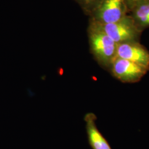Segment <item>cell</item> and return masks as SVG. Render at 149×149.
<instances>
[{"label":"cell","instance_id":"cell-1","mask_svg":"<svg viewBox=\"0 0 149 149\" xmlns=\"http://www.w3.org/2000/svg\"><path fill=\"white\" fill-rule=\"evenodd\" d=\"M91 53L102 68L108 70L117 57L118 44L95 22L90 20L87 29Z\"/></svg>","mask_w":149,"mask_h":149},{"label":"cell","instance_id":"cell-2","mask_svg":"<svg viewBox=\"0 0 149 149\" xmlns=\"http://www.w3.org/2000/svg\"><path fill=\"white\" fill-rule=\"evenodd\" d=\"M95 22L117 44L128 42H140L143 31L139 28L129 15L115 23L104 24Z\"/></svg>","mask_w":149,"mask_h":149},{"label":"cell","instance_id":"cell-3","mask_svg":"<svg viewBox=\"0 0 149 149\" xmlns=\"http://www.w3.org/2000/svg\"><path fill=\"white\" fill-rule=\"evenodd\" d=\"M129 13L125 0H102L90 17L93 21L107 24L119 21Z\"/></svg>","mask_w":149,"mask_h":149},{"label":"cell","instance_id":"cell-4","mask_svg":"<svg viewBox=\"0 0 149 149\" xmlns=\"http://www.w3.org/2000/svg\"><path fill=\"white\" fill-rule=\"evenodd\" d=\"M149 71V68L144 66L119 58L114 60L108 70L116 79L130 84L140 81Z\"/></svg>","mask_w":149,"mask_h":149},{"label":"cell","instance_id":"cell-5","mask_svg":"<svg viewBox=\"0 0 149 149\" xmlns=\"http://www.w3.org/2000/svg\"><path fill=\"white\" fill-rule=\"evenodd\" d=\"M116 58L128 60L149 69V51L140 42L118 44Z\"/></svg>","mask_w":149,"mask_h":149},{"label":"cell","instance_id":"cell-6","mask_svg":"<svg viewBox=\"0 0 149 149\" xmlns=\"http://www.w3.org/2000/svg\"><path fill=\"white\" fill-rule=\"evenodd\" d=\"M88 143L92 149H112L106 139L97 127V117L93 113H88L84 117Z\"/></svg>","mask_w":149,"mask_h":149},{"label":"cell","instance_id":"cell-7","mask_svg":"<svg viewBox=\"0 0 149 149\" xmlns=\"http://www.w3.org/2000/svg\"><path fill=\"white\" fill-rule=\"evenodd\" d=\"M129 15L139 28L143 32L149 27V0H146L136 6Z\"/></svg>","mask_w":149,"mask_h":149},{"label":"cell","instance_id":"cell-8","mask_svg":"<svg viewBox=\"0 0 149 149\" xmlns=\"http://www.w3.org/2000/svg\"><path fill=\"white\" fill-rule=\"evenodd\" d=\"M86 15L90 16L101 3L102 0H74Z\"/></svg>","mask_w":149,"mask_h":149},{"label":"cell","instance_id":"cell-9","mask_svg":"<svg viewBox=\"0 0 149 149\" xmlns=\"http://www.w3.org/2000/svg\"><path fill=\"white\" fill-rule=\"evenodd\" d=\"M146 0H125L127 5L128 6L129 12L132 11L136 6L140 5Z\"/></svg>","mask_w":149,"mask_h":149}]
</instances>
